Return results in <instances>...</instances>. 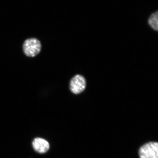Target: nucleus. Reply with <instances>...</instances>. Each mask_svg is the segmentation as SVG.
<instances>
[{
  "label": "nucleus",
  "instance_id": "obj_2",
  "mask_svg": "<svg viewBox=\"0 0 158 158\" xmlns=\"http://www.w3.org/2000/svg\"><path fill=\"white\" fill-rule=\"evenodd\" d=\"M140 158H158V143L150 142L144 144L139 150Z\"/></svg>",
  "mask_w": 158,
  "mask_h": 158
},
{
  "label": "nucleus",
  "instance_id": "obj_1",
  "mask_svg": "<svg viewBox=\"0 0 158 158\" xmlns=\"http://www.w3.org/2000/svg\"><path fill=\"white\" fill-rule=\"evenodd\" d=\"M41 48V43L36 38L26 40L23 45L24 52L28 57H34L37 56L39 53Z\"/></svg>",
  "mask_w": 158,
  "mask_h": 158
},
{
  "label": "nucleus",
  "instance_id": "obj_3",
  "mask_svg": "<svg viewBox=\"0 0 158 158\" xmlns=\"http://www.w3.org/2000/svg\"><path fill=\"white\" fill-rule=\"evenodd\" d=\"M86 79L83 76L77 74L71 79L69 84V89L72 93L79 94L83 92L86 88Z\"/></svg>",
  "mask_w": 158,
  "mask_h": 158
},
{
  "label": "nucleus",
  "instance_id": "obj_4",
  "mask_svg": "<svg viewBox=\"0 0 158 158\" xmlns=\"http://www.w3.org/2000/svg\"><path fill=\"white\" fill-rule=\"evenodd\" d=\"M32 146L36 152L40 154L45 153L50 148L48 141L41 138H35L32 142Z\"/></svg>",
  "mask_w": 158,
  "mask_h": 158
},
{
  "label": "nucleus",
  "instance_id": "obj_5",
  "mask_svg": "<svg viewBox=\"0 0 158 158\" xmlns=\"http://www.w3.org/2000/svg\"><path fill=\"white\" fill-rule=\"evenodd\" d=\"M148 25L154 31H158V11L152 12L147 19Z\"/></svg>",
  "mask_w": 158,
  "mask_h": 158
}]
</instances>
